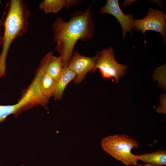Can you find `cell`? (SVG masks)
I'll return each mask as SVG.
<instances>
[{"label":"cell","instance_id":"cell-1","mask_svg":"<svg viewBox=\"0 0 166 166\" xmlns=\"http://www.w3.org/2000/svg\"><path fill=\"white\" fill-rule=\"evenodd\" d=\"M52 29L56 49L62 57L64 66H68L77 41L89 40L93 36L94 24L90 6L84 11L74 12L68 21L59 17Z\"/></svg>","mask_w":166,"mask_h":166},{"label":"cell","instance_id":"cell-2","mask_svg":"<svg viewBox=\"0 0 166 166\" xmlns=\"http://www.w3.org/2000/svg\"><path fill=\"white\" fill-rule=\"evenodd\" d=\"M8 10L3 20L4 30L0 53V77L6 73L7 54L13 42L27 31L31 12L22 0H10Z\"/></svg>","mask_w":166,"mask_h":166},{"label":"cell","instance_id":"cell-3","mask_svg":"<svg viewBox=\"0 0 166 166\" xmlns=\"http://www.w3.org/2000/svg\"><path fill=\"white\" fill-rule=\"evenodd\" d=\"M102 149L126 166H136L138 164L136 155L132 154L133 148H138V142L128 135H110L103 138L101 142Z\"/></svg>","mask_w":166,"mask_h":166},{"label":"cell","instance_id":"cell-4","mask_svg":"<svg viewBox=\"0 0 166 166\" xmlns=\"http://www.w3.org/2000/svg\"><path fill=\"white\" fill-rule=\"evenodd\" d=\"M96 64L92 73L99 69L102 77L105 79L114 78L116 83L125 74L128 66L121 64L115 60L114 51L112 47L98 51L97 53Z\"/></svg>","mask_w":166,"mask_h":166},{"label":"cell","instance_id":"cell-5","mask_svg":"<svg viewBox=\"0 0 166 166\" xmlns=\"http://www.w3.org/2000/svg\"><path fill=\"white\" fill-rule=\"evenodd\" d=\"M165 14L164 11L149 8L146 16L143 18L133 20L134 30L140 31L145 35L147 31L151 30L160 33L164 43L166 39Z\"/></svg>","mask_w":166,"mask_h":166},{"label":"cell","instance_id":"cell-6","mask_svg":"<svg viewBox=\"0 0 166 166\" xmlns=\"http://www.w3.org/2000/svg\"><path fill=\"white\" fill-rule=\"evenodd\" d=\"M96 61V55L92 57H86L75 51L68 66L76 74L73 80L74 83H81L85 80L88 72L91 71L92 73Z\"/></svg>","mask_w":166,"mask_h":166},{"label":"cell","instance_id":"cell-7","mask_svg":"<svg viewBox=\"0 0 166 166\" xmlns=\"http://www.w3.org/2000/svg\"><path fill=\"white\" fill-rule=\"evenodd\" d=\"M100 13L112 15L118 20L122 29L123 38L128 32L132 34V30H134L133 14H124L120 7L118 0H107L106 4L101 8Z\"/></svg>","mask_w":166,"mask_h":166},{"label":"cell","instance_id":"cell-8","mask_svg":"<svg viewBox=\"0 0 166 166\" xmlns=\"http://www.w3.org/2000/svg\"><path fill=\"white\" fill-rule=\"evenodd\" d=\"M80 0H45L40 2L39 8L45 14L57 13L63 8L66 9L77 5Z\"/></svg>","mask_w":166,"mask_h":166},{"label":"cell","instance_id":"cell-9","mask_svg":"<svg viewBox=\"0 0 166 166\" xmlns=\"http://www.w3.org/2000/svg\"><path fill=\"white\" fill-rule=\"evenodd\" d=\"M53 53V51H50L46 54L44 72L57 81L62 72L64 65L62 56L55 57Z\"/></svg>","mask_w":166,"mask_h":166},{"label":"cell","instance_id":"cell-10","mask_svg":"<svg viewBox=\"0 0 166 166\" xmlns=\"http://www.w3.org/2000/svg\"><path fill=\"white\" fill-rule=\"evenodd\" d=\"M76 74L68 66H63L62 72L57 81V87L53 94L55 101L61 99L68 84L74 80Z\"/></svg>","mask_w":166,"mask_h":166},{"label":"cell","instance_id":"cell-11","mask_svg":"<svg viewBox=\"0 0 166 166\" xmlns=\"http://www.w3.org/2000/svg\"><path fill=\"white\" fill-rule=\"evenodd\" d=\"M137 160L155 166H162L166 164V151L163 149L148 154L136 155Z\"/></svg>","mask_w":166,"mask_h":166},{"label":"cell","instance_id":"cell-12","mask_svg":"<svg viewBox=\"0 0 166 166\" xmlns=\"http://www.w3.org/2000/svg\"><path fill=\"white\" fill-rule=\"evenodd\" d=\"M57 83V81L45 72L44 70L40 77L39 83L42 93L49 98L55 90Z\"/></svg>","mask_w":166,"mask_h":166},{"label":"cell","instance_id":"cell-13","mask_svg":"<svg viewBox=\"0 0 166 166\" xmlns=\"http://www.w3.org/2000/svg\"><path fill=\"white\" fill-rule=\"evenodd\" d=\"M162 100L160 101L161 105L156 109V111L158 113H161L163 114L166 113V101L165 95H162Z\"/></svg>","mask_w":166,"mask_h":166},{"label":"cell","instance_id":"cell-14","mask_svg":"<svg viewBox=\"0 0 166 166\" xmlns=\"http://www.w3.org/2000/svg\"><path fill=\"white\" fill-rule=\"evenodd\" d=\"M8 6V4L6 6V8L4 11L3 15L0 20V48L2 45V34L1 33V28L3 25V20L5 17V16L6 14V10Z\"/></svg>","mask_w":166,"mask_h":166},{"label":"cell","instance_id":"cell-15","mask_svg":"<svg viewBox=\"0 0 166 166\" xmlns=\"http://www.w3.org/2000/svg\"><path fill=\"white\" fill-rule=\"evenodd\" d=\"M136 166H155L153 165L152 164H150L145 163V164L144 165H142L138 164Z\"/></svg>","mask_w":166,"mask_h":166},{"label":"cell","instance_id":"cell-16","mask_svg":"<svg viewBox=\"0 0 166 166\" xmlns=\"http://www.w3.org/2000/svg\"><path fill=\"white\" fill-rule=\"evenodd\" d=\"M2 3V1L1 0H0V4H1Z\"/></svg>","mask_w":166,"mask_h":166}]
</instances>
